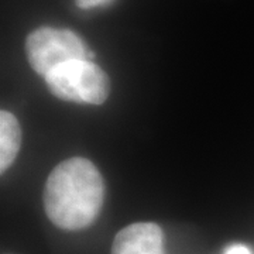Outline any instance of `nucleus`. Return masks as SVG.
<instances>
[{"instance_id":"obj_3","label":"nucleus","mask_w":254,"mask_h":254,"mask_svg":"<svg viewBox=\"0 0 254 254\" xmlns=\"http://www.w3.org/2000/svg\"><path fill=\"white\" fill-rule=\"evenodd\" d=\"M26 53L31 68L44 78L63 64L89 60V51L81 37L69 30L53 27L37 28L28 34Z\"/></svg>"},{"instance_id":"obj_2","label":"nucleus","mask_w":254,"mask_h":254,"mask_svg":"<svg viewBox=\"0 0 254 254\" xmlns=\"http://www.w3.org/2000/svg\"><path fill=\"white\" fill-rule=\"evenodd\" d=\"M50 92L66 102L100 105L110 92L109 76L91 60L63 64L46 76Z\"/></svg>"},{"instance_id":"obj_5","label":"nucleus","mask_w":254,"mask_h":254,"mask_svg":"<svg viewBox=\"0 0 254 254\" xmlns=\"http://www.w3.org/2000/svg\"><path fill=\"white\" fill-rule=\"evenodd\" d=\"M21 143L17 119L10 112H0V171L4 173L14 161Z\"/></svg>"},{"instance_id":"obj_1","label":"nucleus","mask_w":254,"mask_h":254,"mask_svg":"<svg viewBox=\"0 0 254 254\" xmlns=\"http://www.w3.org/2000/svg\"><path fill=\"white\" fill-rule=\"evenodd\" d=\"M105 184L99 170L81 157L58 164L44 187L48 219L65 230H81L93 223L103 205Z\"/></svg>"},{"instance_id":"obj_6","label":"nucleus","mask_w":254,"mask_h":254,"mask_svg":"<svg viewBox=\"0 0 254 254\" xmlns=\"http://www.w3.org/2000/svg\"><path fill=\"white\" fill-rule=\"evenodd\" d=\"M109 0H75L76 6L81 9H91V7H96V6H102L105 3H108Z\"/></svg>"},{"instance_id":"obj_4","label":"nucleus","mask_w":254,"mask_h":254,"mask_svg":"<svg viewBox=\"0 0 254 254\" xmlns=\"http://www.w3.org/2000/svg\"><path fill=\"white\" fill-rule=\"evenodd\" d=\"M112 254H165L161 227L150 222L126 226L115 237Z\"/></svg>"},{"instance_id":"obj_7","label":"nucleus","mask_w":254,"mask_h":254,"mask_svg":"<svg viewBox=\"0 0 254 254\" xmlns=\"http://www.w3.org/2000/svg\"><path fill=\"white\" fill-rule=\"evenodd\" d=\"M225 254H252V252L243 245H233L227 249Z\"/></svg>"}]
</instances>
